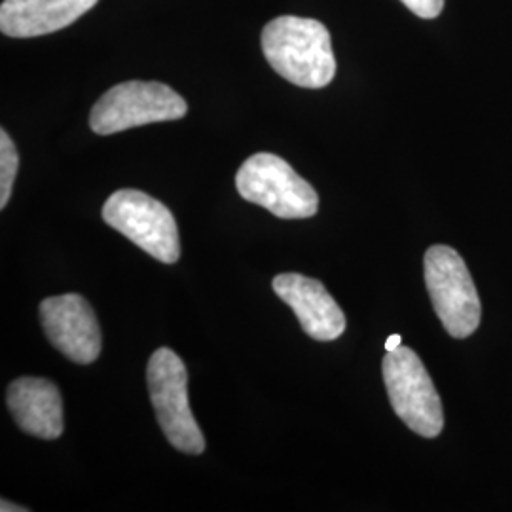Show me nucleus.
<instances>
[{
	"label": "nucleus",
	"instance_id": "obj_4",
	"mask_svg": "<svg viewBox=\"0 0 512 512\" xmlns=\"http://www.w3.org/2000/svg\"><path fill=\"white\" fill-rule=\"evenodd\" d=\"M147 380L165 439L184 454L200 456L205 439L188 404V372L183 359L169 348L156 349L148 361Z\"/></svg>",
	"mask_w": 512,
	"mask_h": 512
},
{
	"label": "nucleus",
	"instance_id": "obj_11",
	"mask_svg": "<svg viewBox=\"0 0 512 512\" xmlns=\"http://www.w3.org/2000/svg\"><path fill=\"white\" fill-rule=\"evenodd\" d=\"M99 0H4L0 31L6 37L33 38L69 27Z\"/></svg>",
	"mask_w": 512,
	"mask_h": 512
},
{
	"label": "nucleus",
	"instance_id": "obj_2",
	"mask_svg": "<svg viewBox=\"0 0 512 512\" xmlns=\"http://www.w3.org/2000/svg\"><path fill=\"white\" fill-rule=\"evenodd\" d=\"M423 274L446 332L454 338L471 336L480 325L482 306L465 260L448 245H433L423 256Z\"/></svg>",
	"mask_w": 512,
	"mask_h": 512
},
{
	"label": "nucleus",
	"instance_id": "obj_5",
	"mask_svg": "<svg viewBox=\"0 0 512 512\" xmlns=\"http://www.w3.org/2000/svg\"><path fill=\"white\" fill-rule=\"evenodd\" d=\"M188 105L179 93L162 82L129 80L105 93L90 112V128L97 135H112L156 122L181 120Z\"/></svg>",
	"mask_w": 512,
	"mask_h": 512
},
{
	"label": "nucleus",
	"instance_id": "obj_7",
	"mask_svg": "<svg viewBox=\"0 0 512 512\" xmlns=\"http://www.w3.org/2000/svg\"><path fill=\"white\" fill-rule=\"evenodd\" d=\"M103 220L164 264L181 256L179 228L164 203L141 190H118L103 205Z\"/></svg>",
	"mask_w": 512,
	"mask_h": 512
},
{
	"label": "nucleus",
	"instance_id": "obj_3",
	"mask_svg": "<svg viewBox=\"0 0 512 512\" xmlns=\"http://www.w3.org/2000/svg\"><path fill=\"white\" fill-rule=\"evenodd\" d=\"M239 196L268 209L279 219H310L319 209V196L283 158L258 152L245 160L236 175Z\"/></svg>",
	"mask_w": 512,
	"mask_h": 512
},
{
	"label": "nucleus",
	"instance_id": "obj_8",
	"mask_svg": "<svg viewBox=\"0 0 512 512\" xmlns=\"http://www.w3.org/2000/svg\"><path fill=\"white\" fill-rule=\"evenodd\" d=\"M40 321L50 344L78 365H90L101 353V329L90 302L80 294L42 300Z\"/></svg>",
	"mask_w": 512,
	"mask_h": 512
},
{
	"label": "nucleus",
	"instance_id": "obj_12",
	"mask_svg": "<svg viewBox=\"0 0 512 512\" xmlns=\"http://www.w3.org/2000/svg\"><path fill=\"white\" fill-rule=\"evenodd\" d=\"M18 167V148L10 139V135L2 129L0 131V207L2 209L10 202Z\"/></svg>",
	"mask_w": 512,
	"mask_h": 512
},
{
	"label": "nucleus",
	"instance_id": "obj_14",
	"mask_svg": "<svg viewBox=\"0 0 512 512\" xmlns=\"http://www.w3.org/2000/svg\"><path fill=\"white\" fill-rule=\"evenodd\" d=\"M403 346V336L401 334H391L385 342V351H393V349Z\"/></svg>",
	"mask_w": 512,
	"mask_h": 512
},
{
	"label": "nucleus",
	"instance_id": "obj_10",
	"mask_svg": "<svg viewBox=\"0 0 512 512\" xmlns=\"http://www.w3.org/2000/svg\"><path fill=\"white\" fill-rule=\"evenodd\" d=\"M8 408L21 431L54 440L63 433V401L57 385L44 378H18L8 387Z\"/></svg>",
	"mask_w": 512,
	"mask_h": 512
},
{
	"label": "nucleus",
	"instance_id": "obj_1",
	"mask_svg": "<svg viewBox=\"0 0 512 512\" xmlns=\"http://www.w3.org/2000/svg\"><path fill=\"white\" fill-rule=\"evenodd\" d=\"M262 52L275 73L300 88L319 90L336 74L329 29L310 18L281 16L262 31Z\"/></svg>",
	"mask_w": 512,
	"mask_h": 512
},
{
	"label": "nucleus",
	"instance_id": "obj_9",
	"mask_svg": "<svg viewBox=\"0 0 512 512\" xmlns=\"http://www.w3.org/2000/svg\"><path fill=\"white\" fill-rule=\"evenodd\" d=\"M275 294L293 308L302 330L317 342H332L346 330V315L317 279L300 274L274 277Z\"/></svg>",
	"mask_w": 512,
	"mask_h": 512
},
{
	"label": "nucleus",
	"instance_id": "obj_6",
	"mask_svg": "<svg viewBox=\"0 0 512 512\" xmlns=\"http://www.w3.org/2000/svg\"><path fill=\"white\" fill-rule=\"evenodd\" d=\"M382 372L395 414L420 437H439L444 427L442 403L418 353L406 346L387 351Z\"/></svg>",
	"mask_w": 512,
	"mask_h": 512
},
{
	"label": "nucleus",
	"instance_id": "obj_15",
	"mask_svg": "<svg viewBox=\"0 0 512 512\" xmlns=\"http://www.w3.org/2000/svg\"><path fill=\"white\" fill-rule=\"evenodd\" d=\"M0 511L2 512H27L29 509L27 507H16L14 503H8L6 499H2V503H0Z\"/></svg>",
	"mask_w": 512,
	"mask_h": 512
},
{
	"label": "nucleus",
	"instance_id": "obj_13",
	"mask_svg": "<svg viewBox=\"0 0 512 512\" xmlns=\"http://www.w3.org/2000/svg\"><path fill=\"white\" fill-rule=\"evenodd\" d=\"M404 6L421 19L439 18L444 0H401Z\"/></svg>",
	"mask_w": 512,
	"mask_h": 512
}]
</instances>
